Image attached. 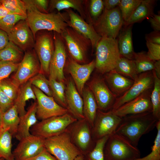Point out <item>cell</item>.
Segmentation results:
<instances>
[{
  "label": "cell",
  "instance_id": "6da1fadb",
  "mask_svg": "<svg viewBox=\"0 0 160 160\" xmlns=\"http://www.w3.org/2000/svg\"><path fill=\"white\" fill-rule=\"evenodd\" d=\"M27 8L25 19L34 36L38 31L46 30L60 34L68 27L69 16L66 12L63 13H42L36 8L31 0H24Z\"/></svg>",
  "mask_w": 160,
  "mask_h": 160
},
{
  "label": "cell",
  "instance_id": "7a4b0ae2",
  "mask_svg": "<svg viewBox=\"0 0 160 160\" xmlns=\"http://www.w3.org/2000/svg\"><path fill=\"white\" fill-rule=\"evenodd\" d=\"M159 121L152 112L127 115L122 118L115 133L137 147L141 137L156 127Z\"/></svg>",
  "mask_w": 160,
  "mask_h": 160
},
{
  "label": "cell",
  "instance_id": "3957f363",
  "mask_svg": "<svg viewBox=\"0 0 160 160\" xmlns=\"http://www.w3.org/2000/svg\"><path fill=\"white\" fill-rule=\"evenodd\" d=\"M95 49V68L97 71L101 74H104L114 69L121 57L117 39L101 37Z\"/></svg>",
  "mask_w": 160,
  "mask_h": 160
},
{
  "label": "cell",
  "instance_id": "277c9868",
  "mask_svg": "<svg viewBox=\"0 0 160 160\" xmlns=\"http://www.w3.org/2000/svg\"><path fill=\"white\" fill-rule=\"evenodd\" d=\"M60 34L68 55L80 64L89 63L87 54L89 49H92L90 40L69 26Z\"/></svg>",
  "mask_w": 160,
  "mask_h": 160
},
{
  "label": "cell",
  "instance_id": "5b68a950",
  "mask_svg": "<svg viewBox=\"0 0 160 160\" xmlns=\"http://www.w3.org/2000/svg\"><path fill=\"white\" fill-rule=\"evenodd\" d=\"M105 160H135L140 158V151L120 135L110 136L104 149Z\"/></svg>",
  "mask_w": 160,
  "mask_h": 160
},
{
  "label": "cell",
  "instance_id": "8992f818",
  "mask_svg": "<svg viewBox=\"0 0 160 160\" xmlns=\"http://www.w3.org/2000/svg\"><path fill=\"white\" fill-rule=\"evenodd\" d=\"M77 120L68 113L52 117L38 122L31 128L30 133L44 139L59 135L70 124Z\"/></svg>",
  "mask_w": 160,
  "mask_h": 160
},
{
  "label": "cell",
  "instance_id": "52a82bcc",
  "mask_svg": "<svg viewBox=\"0 0 160 160\" xmlns=\"http://www.w3.org/2000/svg\"><path fill=\"white\" fill-rule=\"evenodd\" d=\"M44 146L57 160H74L81 155L80 151L72 142L70 135L66 131L45 139Z\"/></svg>",
  "mask_w": 160,
  "mask_h": 160
},
{
  "label": "cell",
  "instance_id": "ba28073f",
  "mask_svg": "<svg viewBox=\"0 0 160 160\" xmlns=\"http://www.w3.org/2000/svg\"><path fill=\"white\" fill-rule=\"evenodd\" d=\"M124 21L119 7L110 10L105 9L99 17L92 23L93 28L101 37L116 39L118 36Z\"/></svg>",
  "mask_w": 160,
  "mask_h": 160
},
{
  "label": "cell",
  "instance_id": "9c48e42d",
  "mask_svg": "<svg viewBox=\"0 0 160 160\" xmlns=\"http://www.w3.org/2000/svg\"><path fill=\"white\" fill-rule=\"evenodd\" d=\"M34 47L40 65V73L49 75L50 63L55 49L53 31H38L35 37Z\"/></svg>",
  "mask_w": 160,
  "mask_h": 160
},
{
  "label": "cell",
  "instance_id": "30bf717a",
  "mask_svg": "<svg viewBox=\"0 0 160 160\" xmlns=\"http://www.w3.org/2000/svg\"><path fill=\"white\" fill-rule=\"evenodd\" d=\"M40 63L34 49L25 52L15 73L10 79L17 87L25 83L40 73Z\"/></svg>",
  "mask_w": 160,
  "mask_h": 160
},
{
  "label": "cell",
  "instance_id": "8fae6325",
  "mask_svg": "<svg viewBox=\"0 0 160 160\" xmlns=\"http://www.w3.org/2000/svg\"><path fill=\"white\" fill-rule=\"evenodd\" d=\"M55 49L49 70V78L64 82V69L68 53L64 41L60 34L53 32Z\"/></svg>",
  "mask_w": 160,
  "mask_h": 160
},
{
  "label": "cell",
  "instance_id": "7c38bea8",
  "mask_svg": "<svg viewBox=\"0 0 160 160\" xmlns=\"http://www.w3.org/2000/svg\"><path fill=\"white\" fill-rule=\"evenodd\" d=\"M122 119L111 110L105 112L97 109L93 127L92 134L96 142L114 133Z\"/></svg>",
  "mask_w": 160,
  "mask_h": 160
},
{
  "label": "cell",
  "instance_id": "4fadbf2b",
  "mask_svg": "<svg viewBox=\"0 0 160 160\" xmlns=\"http://www.w3.org/2000/svg\"><path fill=\"white\" fill-rule=\"evenodd\" d=\"M153 83L154 78L152 71L139 74L131 87L122 95L116 98L111 110H115L145 91L153 88Z\"/></svg>",
  "mask_w": 160,
  "mask_h": 160
},
{
  "label": "cell",
  "instance_id": "5bb4252c",
  "mask_svg": "<svg viewBox=\"0 0 160 160\" xmlns=\"http://www.w3.org/2000/svg\"><path fill=\"white\" fill-rule=\"evenodd\" d=\"M32 87L36 98L37 119L41 120L68 113V110L58 104L52 97L47 96L33 86Z\"/></svg>",
  "mask_w": 160,
  "mask_h": 160
},
{
  "label": "cell",
  "instance_id": "9a60e30c",
  "mask_svg": "<svg viewBox=\"0 0 160 160\" xmlns=\"http://www.w3.org/2000/svg\"><path fill=\"white\" fill-rule=\"evenodd\" d=\"M88 87L95 97L99 109L105 112L111 110L117 97L110 89L103 78L95 75L89 83Z\"/></svg>",
  "mask_w": 160,
  "mask_h": 160
},
{
  "label": "cell",
  "instance_id": "2e32d148",
  "mask_svg": "<svg viewBox=\"0 0 160 160\" xmlns=\"http://www.w3.org/2000/svg\"><path fill=\"white\" fill-rule=\"evenodd\" d=\"M95 60L87 64H81L76 62L68 55L64 68H66L71 76L80 95H82L84 85L95 68Z\"/></svg>",
  "mask_w": 160,
  "mask_h": 160
},
{
  "label": "cell",
  "instance_id": "e0dca14e",
  "mask_svg": "<svg viewBox=\"0 0 160 160\" xmlns=\"http://www.w3.org/2000/svg\"><path fill=\"white\" fill-rule=\"evenodd\" d=\"M44 140L31 134L22 138L12 151L14 160H26L35 156L44 148Z\"/></svg>",
  "mask_w": 160,
  "mask_h": 160
},
{
  "label": "cell",
  "instance_id": "ac0fdd59",
  "mask_svg": "<svg viewBox=\"0 0 160 160\" xmlns=\"http://www.w3.org/2000/svg\"><path fill=\"white\" fill-rule=\"evenodd\" d=\"M152 89L145 91L137 97L112 111L121 118L129 115L152 112L150 97Z\"/></svg>",
  "mask_w": 160,
  "mask_h": 160
},
{
  "label": "cell",
  "instance_id": "d6986e66",
  "mask_svg": "<svg viewBox=\"0 0 160 160\" xmlns=\"http://www.w3.org/2000/svg\"><path fill=\"white\" fill-rule=\"evenodd\" d=\"M7 34L9 41L22 51L25 52L34 47V37L25 20L18 22Z\"/></svg>",
  "mask_w": 160,
  "mask_h": 160
},
{
  "label": "cell",
  "instance_id": "ffe728a7",
  "mask_svg": "<svg viewBox=\"0 0 160 160\" xmlns=\"http://www.w3.org/2000/svg\"><path fill=\"white\" fill-rule=\"evenodd\" d=\"M69 16L67 22L69 27L90 41L92 50L95 48L101 37L96 32L92 24L86 22L79 15L72 9L65 10Z\"/></svg>",
  "mask_w": 160,
  "mask_h": 160
},
{
  "label": "cell",
  "instance_id": "44dd1931",
  "mask_svg": "<svg viewBox=\"0 0 160 160\" xmlns=\"http://www.w3.org/2000/svg\"><path fill=\"white\" fill-rule=\"evenodd\" d=\"M65 87L66 109L76 119L80 120L85 119L83 112V100L73 81L71 79L68 80Z\"/></svg>",
  "mask_w": 160,
  "mask_h": 160
},
{
  "label": "cell",
  "instance_id": "7402d4cb",
  "mask_svg": "<svg viewBox=\"0 0 160 160\" xmlns=\"http://www.w3.org/2000/svg\"><path fill=\"white\" fill-rule=\"evenodd\" d=\"M89 1L82 0H51L49 1V12L55 9L58 12L63 9H73L76 10L79 15L87 23H91L92 20L88 11Z\"/></svg>",
  "mask_w": 160,
  "mask_h": 160
},
{
  "label": "cell",
  "instance_id": "603a6c76",
  "mask_svg": "<svg viewBox=\"0 0 160 160\" xmlns=\"http://www.w3.org/2000/svg\"><path fill=\"white\" fill-rule=\"evenodd\" d=\"M104 80L111 92L117 97L126 92L134 81L117 72L115 69L105 73Z\"/></svg>",
  "mask_w": 160,
  "mask_h": 160
},
{
  "label": "cell",
  "instance_id": "cb8c5ba5",
  "mask_svg": "<svg viewBox=\"0 0 160 160\" xmlns=\"http://www.w3.org/2000/svg\"><path fill=\"white\" fill-rule=\"evenodd\" d=\"M36 102L32 103L26 113L20 117L17 130L15 136L18 140L30 135L31 128L38 122L36 115Z\"/></svg>",
  "mask_w": 160,
  "mask_h": 160
},
{
  "label": "cell",
  "instance_id": "d4e9b609",
  "mask_svg": "<svg viewBox=\"0 0 160 160\" xmlns=\"http://www.w3.org/2000/svg\"><path fill=\"white\" fill-rule=\"evenodd\" d=\"M156 1L142 0L141 3L124 25L125 26L142 21L154 15V9Z\"/></svg>",
  "mask_w": 160,
  "mask_h": 160
},
{
  "label": "cell",
  "instance_id": "484cf974",
  "mask_svg": "<svg viewBox=\"0 0 160 160\" xmlns=\"http://www.w3.org/2000/svg\"><path fill=\"white\" fill-rule=\"evenodd\" d=\"M132 25L125 26L119 33L117 39L119 52L121 56L131 60H133L135 53L132 39Z\"/></svg>",
  "mask_w": 160,
  "mask_h": 160
},
{
  "label": "cell",
  "instance_id": "4316f807",
  "mask_svg": "<svg viewBox=\"0 0 160 160\" xmlns=\"http://www.w3.org/2000/svg\"><path fill=\"white\" fill-rule=\"evenodd\" d=\"M82 95L83 102V112L85 119L93 127L98 109L96 100L88 87L84 88Z\"/></svg>",
  "mask_w": 160,
  "mask_h": 160
},
{
  "label": "cell",
  "instance_id": "83f0119b",
  "mask_svg": "<svg viewBox=\"0 0 160 160\" xmlns=\"http://www.w3.org/2000/svg\"><path fill=\"white\" fill-rule=\"evenodd\" d=\"M30 99L36 100V98L32 85L29 80L19 87L17 96L14 102V104L16 107L20 117L26 113L25 109L26 102Z\"/></svg>",
  "mask_w": 160,
  "mask_h": 160
},
{
  "label": "cell",
  "instance_id": "f1b7e54d",
  "mask_svg": "<svg viewBox=\"0 0 160 160\" xmlns=\"http://www.w3.org/2000/svg\"><path fill=\"white\" fill-rule=\"evenodd\" d=\"M75 129L74 137L79 147L85 150L91 141V134L87 122L85 119H81Z\"/></svg>",
  "mask_w": 160,
  "mask_h": 160
},
{
  "label": "cell",
  "instance_id": "f546056e",
  "mask_svg": "<svg viewBox=\"0 0 160 160\" xmlns=\"http://www.w3.org/2000/svg\"><path fill=\"white\" fill-rule=\"evenodd\" d=\"M20 121V116L16 106L13 104L3 113L2 128L7 129L12 136L16 135Z\"/></svg>",
  "mask_w": 160,
  "mask_h": 160
},
{
  "label": "cell",
  "instance_id": "4dcf8cb0",
  "mask_svg": "<svg viewBox=\"0 0 160 160\" xmlns=\"http://www.w3.org/2000/svg\"><path fill=\"white\" fill-rule=\"evenodd\" d=\"M24 55L23 51L9 41L4 48L0 50V61L19 63Z\"/></svg>",
  "mask_w": 160,
  "mask_h": 160
},
{
  "label": "cell",
  "instance_id": "1f68e13d",
  "mask_svg": "<svg viewBox=\"0 0 160 160\" xmlns=\"http://www.w3.org/2000/svg\"><path fill=\"white\" fill-rule=\"evenodd\" d=\"M12 137L8 129L2 128L0 130V158L5 160H14L12 151Z\"/></svg>",
  "mask_w": 160,
  "mask_h": 160
},
{
  "label": "cell",
  "instance_id": "d6a6232c",
  "mask_svg": "<svg viewBox=\"0 0 160 160\" xmlns=\"http://www.w3.org/2000/svg\"><path fill=\"white\" fill-rule=\"evenodd\" d=\"M114 69L119 73L134 81L138 75L133 60L121 56Z\"/></svg>",
  "mask_w": 160,
  "mask_h": 160
},
{
  "label": "cell",
  "instance_id": "836d02e7",
  "mask_svg": "<svg viewBox=\"0 0 160 160\" xmlns=\"http://www.w3.org/2000/svg\"><path fill=\"white\" fill-rule=\"evenodd\" d=\"M133 60L138 74L154 70L155 61L150 59L146 52H135Z\"/></svg>",
  "mask_w": 160,
  "mask_h": 160
},
{
  "label": "cell",
  "instance_id": "e575fe53",
  "mask_svg": "<svg viewBox=\"0 0 160 160\" xmlns=\"http://www.w3.org/2000/svg\"><path fill=\"white\" fill-rule=\"evenodd\" d=\"M154 83L150 97L152 106V113L158 120H160V78L156 75L154 70L152 71Z\"/></svg>",
  "mask_w": 160,
  "mask_h": 160
},
{
  "label": "cell",
  "instance_id": "d590c367",
  "mask_svg": "<svg viewBox=\"0 0 160 160\" xmlns=\"http://www.w3.org/2000/svg\"><path fill=\"white\" fill-rule=\"evenodd\" d=\"M49 80L52 97L58 104L66 108L65 95V87L64 82L58 81L51 78H49Z\"/></svg>",
  "mask_w": 160,
  "mask_h": 160
},
{
  "label": "cell",
  "instance_id": "8d00e7d4",
  "mask_svg": "<svg viewBox=\"0 0 160 160\" xmlns=\"http://www.w3.org/2000/svg\"><path fill=\"white\" fill-rule=\"evenodd\" d=\"M0 4L4 6L11 14L20 15L26 18L27 8L23 0H0Z\"/></svg>",
  "mask_w": 160,
  "mask_h": 160
},
{
  "label": "cell",
  "instance_id": "74e56055",
  "mask_svg": "<svg viewBox=\"0 0 160 160\" xmlns=\"http://www.w3.org/2000/svg\"><path fill=\"white\" fill-rule=\"evenodd\" d=\"M142 0H121L119 6L124 22L130 17Z\"/></svg>",
  "mask_w": 160,
  "mask_h": 160
},
{
  "label": "cell",
  "instance_id": "f35d334b",
  "mask_svg": "<svg viewBox=\"0 0 160 160\" xmlns=\"http://www.w3.org/2000/svg\"><path fill=\"white\" fill-rule=\"evenodd\" d=\"M32 85L48 96L52 97V90L49 85V80L44 74L39 73L29 80Z\"/></svg>",
  "mask_w": 160,
  "mask_h": 160
},
{
  "label": "cell",
  "instance_id": "ab89813d",
  "mask_svg": "<svg viewBox=\"0 0 160 160\" xmlns=\"http://www.w3.org/2000/svg\"><path fill=\"white\" fill-rule=\"evenodd\" d=\"M26 19V17L20 15L9 14L0 20V29L8 34L18 22Z\"/></svg>",
  "mask_w": 160,
  "mask_h": 160
},
{
  "label": "cell",
  "instance_id": "60d3db41",
  "mask_svg": "<svg viewBox=\"0 0 160 160\" xmlns=\"http://www.w3.org/2000/svg\"><path fill=\"white\" fill-rule=\"evenodd\" d=\"M156 127L157 133L151 152L147 156L135 160H160V120L157 122Z\"/></svg>",
  "mask_w": 160,
  "mask_h": 160
},
{
  "label": "cell",
  "instance_id": "b9f144b4",
  "mask_svg": "<svg viewBox=\"0 0 160 160\" xmlns=\"http://www.w3.org/2000/svg\"><path fill=\"white\" fill-rule=\"evenodd\" d=\"M19 88L9 78L0 81V88L14 103L17 96Z\"/></svg>",
  "mask_w": 160,
  "mask_h": 160
},
{
  "label": "cell",
  "instance_id": "7bdbcfd3",
  "mask_svg": "<svg viewBox=\"0 0 160 160\" xmlns=\"http://www.w3.org/2000/svg\"><path fill=\"white\" fill-rule=\"evenodd\" d=\"M109 136L104 137L96 142L93 149L89 153V160H105L104 149Z\"/></svg>",
  "mask_w": 160,
  "mask_h": 160
},
{
  "label": "cell",
  "instance_id": "ee69618b",
  "mask_svg": "<svg viewBox=\"0 0 160 160\" xmlns=\"http://www.w3.org/2000/svg\"><path fill=\"white\" fill-rule=\"evenodd\" d=\"M104 9L102 0H91L89 1L88 11L92 23L96 20L100 15Z\"/></svg>",
  "mask_w": 160,
  "mask_h": 160
},
{
  "label": "cell",
  "instance_id": "f6af8a7d",
  "mask_svg": "<svg viewBox=\"0 0 160 160\" xmlns=\"http://www.w3.org/2000/svg\"><path fill=\"white\" fill-rule=\"evenodd\" d=\"M19 63L0 61V81L8 78L11 73L16 71Z\"/></svg>",
  "mask_w": 160,
  "mask_h": 160
},
{
  "label": "cell",
  "instance_id": "bcb514c9",
  "mask_svg": "<svg viewBox=\"0 0 160 160\" xmlns=\"http://www.w3.org/2000/svg\"><path fill=\"white\" fill-rule=\"evenodd\" d=\"M148 49L147 52L148 57L151 60L156 61L160 60V45L146 41Z\"/></svg>",
  "mask_w": 160,
  "mask_h": 160
},
{
  "label": "cell",
  "instance_id": "7dc6e473",
  "mask_svg": "<svg viewBox=\"0 0 160 160\" xmlns=\"http://www.w3.org/2000/svg\"><path fill=\"white\" fill-rule=\"evenodd\" d=\"M14 104L12 101L0 88V108L4 113Z\"/></svg>",
  "mask_w": 160,
  "mask_h": 160
},
{
  "label": "cell",
  "instance_id": "c3c4849f",
  "mask_svg": "<svg viewBox=\"0 0 160 160\" xmlns=\"http://www.w3.org/2000/svg\"><path fill=\"white\" fill-rule=\"evenodd\" d=\"M36 8L40 12L45 13H49V1L47 0H31Z\"/></svg>",
  "mask_w": 160,
  "mask_h": 160
},
{
  "label": "cell",
  "instance_id": "681fc988",
  "mask_svg": "<svg viewBox=\"0 0 160 160\" xmlns=\"http://www.w3.org/2000/svg\"><path fill=\"white\" fill-rule=\"evenodd\" d=\"M26 160H57L44 148L35 156Z\"/></svg>",
  "mask_w": 160,
  "mask_h": 160
},
{
  "label": "cell",
  "instance_id": "f907efd6",
  "mask_svg": "<svg viewBox=\"0 0 160 160\" xmlns=\"http://www.w3.org/2000/svg\"><path fill=\"white\" fill-rule=\"evenodd\" d=\"M145 38L146 41L160 45V31L151 32L145 35Z\"/></svg>",
  "mask_w": 160,
  "mask_h": 160
},
{
  "label": "cell",
  "instance_id": "816d5d0a",
  "mask_svg": "<svg viewBox=\"0 0 160 160\" xmlns=\"http://www.w3.org/2000/svg\"><path fill=\"white\" fill-rule=\"evenodd\" d=\"M148 20L154 31H160V15H154L148 18Z\"/></svg>",
  "mask_w": 160,
  "mask_h": 160
},
{
  "label": "cell",
  "instance_id": "f5cc1de1",
  "mask_svg": "<svg viewBox=\"0 0 160 160\" xmlns=\"http://www.w3.org/2000/svg\"><path fill=\"white\" fill-rule=\"evenodd\" d=\"M121 0H103L104 9L110 10L119 6Z\"/></svg>",
  "mask_w": 160,
  "mask_h": 160
},
{
  "label": "cell",
  "instance_id": "db71d44e",
  "mask_svg": "<svg viewBox=\"0 0 160 160\" xmlns=\"http://www.w3.org/2000/svg\"><path fill=\"white\" fill-rule=\"evenodd\" d=\"M9 41L7 33L0 29V50L4 48Z\"/></svg>",
  "mask_w": 160,
  "mask_h": 160
},
{
  "label": "cell",
  "instance_id": "11a10c76",
  "mask_svg": "<svg viewBox=\"0 0 160 160\" xmlns=\"http://www.w3.org/2000/svg\"><path fill=\"white\" fill-rule=\"evenodd\" d=\"M10 14L11 13L2 5L0 4V20Z\"/></svg>",
  "mask_w": 160,
  "mask_h": 160
},
{
  "label": "cell",
  "instance_id": "9f6ffc18",
  "mask_svg": "<svg viewBox=\"0 0 160 160\" xmlns=\"http://www.w3.org/2000/svg\"><path fill=\"white\" fill-rule=\"evenodd\" d=\"M153 70L155 72L156 76L160 78V60L155 61Z\"/></svg>",
  "mask_w": 160,
  "mask_h": 160
},
{
  "label": "cell",
  "instance_id": "6f0895ef",
  "mask_svg": "<svg viewBox=\"0 0 160 160\" xmlns=\"http://www.w3.org/2000/svg\"><path fill=\"white\" fill-rule=\"evenodd\" d=\"M3 113L0 108V131L2 128V116Z\"/></svg>",
  "mask_w": 160,
  "mask_h": 160
},
{
  "label": "cell",
  "instance_id": "680465c9",
  "mask_svg": "<svg viewBox=\"0 0 160 160\" xmlns=\"http://www.w3.org/2000/svg\"><path fill=\"white\" fill-rule=\"evenodd\" d=\"M74 160H84L83 156L81 155L77 156Z\"/></svg>",
  "mask_w": 160,
  "mask_h": 160
},
{
  "label": "cell",
  "instance_id": "91938a15",
  "mask_svg": "<svg viewBox=\"0 0 160 160\" xmlns=\"http://www.w3.org/2000/svg\"><path fill=\"white\" fill-rule=\"evenodd\" d=\"M0 160H5L3 158H0Z\"/></svg>",
  "mask_w": 160,
  "mask_h": 160
},
{
  "label": "cell",
  "instance_id": "94428289",
  "mask_svg": "<svg viewBox=\"0 0 160 160\" xmlns=\"http://www.w3.org/2000/svg\"></svg>",
  "mask_w": 160,
  "mask_h": 160
}]
</instances>
